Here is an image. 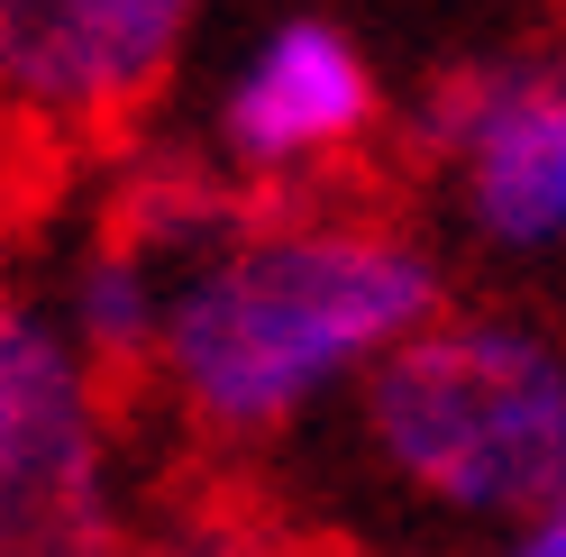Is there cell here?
Returning a JSON list of instances; mask_svg holds the SVG:
<instances>
[{
  "mask_svg": "<svg viewBox=\"0 0 566 557\" xmlns=\"http://www.w3.org/2000/svg\"><path fill=\"white\" fill-rule=\"evenodd\" d=\"M347 421L402 503L512 539L566 494V338L439 302L366 366Z\"/></svg>",
  "mask_w": 566,
  "mask_h": 557,
  "instance_id": "2",
  "label": "cell"
},
{
  "mask_svg": "<svg viewBox=\"0 0 566 557\" xmlns=\"http://www.w3.org/2000/svg\"><path fill=\"white\" fill-rule=\"evenodd\" d=\"M384 128V74L338 19L293 10L229 64L210 137L238 183H321Z\"/></svg>",
  "mask_w": 566,
  "mask_h": 557,
  "instance_id": "5",
  "label": "cell"
},
{
  "mask_svg": "<svg viewBox=\"0 0 566 557\" xmlns=\"http://www.w3.org/2000/svg\"><path fill=\"white\" fill-rule=\"evenodd\" d=\"M210 0H0V111L38 128H101L137 111Z\"/></svg>",
  "mask_w": 566,
  "mask_h": 557,
  "instance_id": "6",
  "label": "cell"
},
{
  "mask_svg": "<svg viewBox=\"0 0 566 557\" xmlns=\"http://www.w3.org/2000/svg\"><path fill=\"white\" fill-rule=\"evenodd\" d=\"M119 530L101 366L46 302L0 293V557H64Z\"/></svg>",
  "mask_w": 566,
  "mask_h": 557,
  "instance_id": "3",
  "label": "cell"
},
{
  "mask_svg": "<svg viewBox=\"0 0 566 557\" xmlns=\"http://www.w3.org/2000/svg\"><path fill=\"white\" fill-rule=\"evenodd\" d=\"M420 147L493 256H566V55H493L420 101Z\"/></svg>",
  "mask_w": 566,
  "mask_h": 557,
  "instance_id": "4",
  "label": "cell"
},
{
  "mask_svg": "<svg viewBox=\"0 0 566 557\" xmlns=\"http://www.w3.org/2000/svg\"><path fill=\"white\" fill-rule=\"evenodd\" d=\"M165 284H174V265L137 238L128 220L119 229H101L92 248L74 256V274H64V302H55V320L83 338V357L101 375H128V366H147V347H156V320H165Z\"/></svg>",
  "mask_w": 566,
  "mask_h": 557,
  "instance_id": "7",
  "label": "cell"
},
{
  "mask_svg": "<svg viewBox=\"0 0 566 557\" xmlns=\"http://www.w3.org/2000/svg\"><path fill=\"white\" fill-rule=\"evenodd\" d=\"M448 302L420 238L357 211H238L220 238L174 265L165 320L147 347L174 421L256 448L338 411L366 366Z\"/></svg>",
  "mask_w": 566,
  "mask_h": 557,
  "instance_id": "1",
  "label": "cell"
},
{
  "mask_svg": "<svg viewBox=\"0 0 566 557\" xmlns=\"http://www.w3.org/2000/svg\"><path fill=\"white\" fill-rule=\"evenodd\" d=\"M512 548L521 557H566V494H548L539 512H530L521 530H512Z\"/></svg>",
  "mask_w": 566,
  "mask_h": 557,
  "instance_id": "8",
  "label": "cell"
}]
</instances>
